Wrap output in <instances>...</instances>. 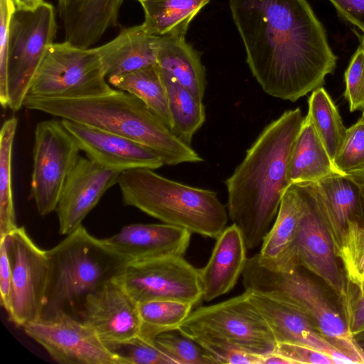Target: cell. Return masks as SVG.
Here are the masks:
<instances>
[{
	"instance_id": "cell-1",
	"label": "cell",
	"mask_w": 364,
	"mask_h": 364,
	"mask_svg": "<svg viewBox=\"0 0 364 364\" xmlns=\"http://www.w3.org/2000/svg\"><path fill=\"white\" fill-rule=\"evenodd\" d=\"M246 61L268 95L295 102L322 87L337 58L306 0H228Z\"/></svg>"
},
{
	"instance_id": "cell-2",
	"label": "cell",
	"mask_w": 364,
	"mask_h": 364,
	"mask_svg": "<svg viewBox=\"0 0 364 364\" xmlns=\"http://www.w3.org/2000/svg\"><path fill=\"white\" fill-rule=\"evenodd\" d=\"M303 121L300 108L285 111L264 127L225 181L228 216L247 250L262 245L291 184V154Z\"/></svg>"
},
{
	"instance_id": "cell-3",
	"label": "cell",
	"mask_w": 364,
	"mask_h": 364,
	"mask_svg": "<svg viewBox=\"0 0 364 364\" xmlns=\"http://www.w3.org/2000/svg\"><path fill=\"white\" fill-rule=\"evenodd\" d=\"M23 107L133 139L157 154L164 165L203 161L141 100L123 90L77 100L26 96Z\"/></svg>"
},
{
	"instance_id": "cell-4",
	"label": "cell",
	"mask_w": 364,
	"mask_h": 364,
	"mask_svg": "<svg viewBox=\"0 0 364 364\" xmlns=\"http://www.w3.org/2000/svg\"><path fill=\"white\" fill-rule=\"evenodd\" d=\"M46 253L49 274L42 318L62 312L77 318L85 298L114 280L130 262L82 225Z\"/></svg>"
},
{
	"instance_id": "cell-5",
	"label": "cell",
	"mask_w": 364,
	"mask_h": 364,
	"mask_svg": "<svg viewBox=\"0 0 364 364\" xmlns=\"http://www.w3.org/2000/svg\"><path fill=\"white\" fill-rule=\"evenodd\" d=\"M117 184L126 205L164 223L215 239L226 228V208L211 190L168 179L149 168L123 171Z\"/></svg>"
},
{
	"instance_id": "cell-6",
	"label": "cell",
	"mask_w": 364,
	"mask_h": 364,
	"mask_svg": "<svg viewBox=\"0 0 364 364\" xmlns=\"http://www.w3.org/2000/svg\"><path fill=\"white\" fill-rule=\"evenodd\" d=\"M299 267L277 272L262 266L256 254L247 257L242 273L245 291L275 297L312 322L316 330L356 363H364V350L351 334L344 318L335 309L322 289Z\"/></svg>"
},
{
	"instance_id": "cell-7",
	"label": "cell",
	"mask_w": 364,
	"mask_h": 364,
	"mask_svg": "<svg viewBox=\"0 0 364 364\" xmlns=\"http://www.w3.org/2000/svg\"><path fill=\"white\" fill-rule=\"evenodd\" d=\"M106 77L93 48H82L65 41L53 43L26 96L65 100L99 97L115 90Z\"/></svg>"
},
{
	"instance_id": "cell-8",
	"label": "cell",
	"mask_w": 364,
	"mask_h": 364,
	"mask_svg": "<svg viewBox=\"0 0 364 364\" xmlns=\"http://www.w3.org/2000/svg\"><path fill=\"white\" fill-rule=\"evenodd\" d=\"M185 336L210 335L227 340L256 354L274 352L277 341L250 293L191 311L177 329Z\"/></svg>"
},
{
	"instance_id": "cell-9",
	"label": "cell",
	"mask_w": 364,
	"mask_h": 364,
	"mask_svg": "<svg viewBox=\"0 0 364 364\" xmlns=\"http://www.w3.org/2000/svg\"><path fill=\"white\" fill-rule=\"evenodd\" d=\"M57 31L55 11L45 2L33 11L14 12L8 50V107L14 112L24 99Z\"/></svg>"
},
{
	"instance_id": "cell-10",
	"label": "cell",
	"mask_w": 364,
	"mask_h": 364,
	"mask_svg": "<svg viewBox=\"0 0 364 364\" xmlns=\"http://www.w3.org/2000/svg\"><path fill=\"white\" fill-rule=\"evenodd\" d=\"M80 149L55 119L38 122L34 132L31 196L41 215L56 210L66 180L80 158Z\"/></svg>"
},
{
	"instance_id": "cell-11",
	"label": "cell",
	"mask_w": 364,
	"mask_h": 364,
	"mask_svg": "<svg viewBox=\"0 0 364 364\" xmlns=\"http://www.w3.org/2000/svg\"><path fill=\"white\" fill-rule=\"evenodd\" d=\"M3 237L12 281L7 313L14 323L23 327L41 318L48 282V259L46 250L33 242L23 227Z\"/></svg>"
},
{
	"instance_id": "cell-12",
	"label": "cell",
	"mask_w": 364,
	"mask_h": 364,
	"mask_svg": "<svg viewBox=\"0 0 364 364\" xmlns=\"http://www.w3.org/2000/svg\"><path fill=\"white\" fill-rule=\"evenodd\" d=\"M114 280L137 304L173 299L196 306L203 297L198 269L183 256L130 262Z\"/></svg>"
},
{
	"instance_id": "cell-13",
	"label": "cell",
	"mask_w": 364,
	"mask_h": 364,
	"mask_svg": "<svg viewBox=\"0 0 364 364\" xmlns=\"http://www.w3.org/2000/svg\"><path fill=\"white\" fill-rule=\"evenodd\" d=\"M25 333L63 364H126L80 318L59 313L23 327Z\"/></svg>"
},
{
	"instance_id": "cell-14",
	"label": "cell",
	"mask_w": 364,
	"mask_h": 364,
	"mask_svg": "<svg viewBox=\"0 0 364 364\" xmlns=\"http://www.w3.org/2000/svg\"><path fill=\"white\" fill-rule=\"evenodd\" d=\"M77 318L90 326L109 348L141 334L138 304L114 279L85 298Z\"/></svg>"
},
{
	"instance_id": "cell-15",
	"label": "cell",
	"mask_w": 364,
	"mask_h": 364,
	"mask_svg": "<svg viewBox=\"0 0 364 364\" xmlns=\"http://www.w3.org/2000/svg\"><path fill=\"white\" fill-rule=\"evenodd\" d=\"M61 122L80 151L102 167L122 173L135 168L155 170L164 165L157 154L133 139L68 119Z\"/></svg>"
},
{
	"instance_id": "cell-16",
	"label": "cell",
	"mask_w": 364,
	"mask_h": 364,
	"mask_svg": "<svg viewBox=\"0 0 364 364\" xmlns=\"http://www.w3.org/2000/svg\"><path fill=\"white\" fill-rule=\"evenodd\" d=\"M120 173L80 156L66 180L55 210L61 235H68L81 225L105 193L117 183Z\"/></svg>"
},
{
	"instance_id": "cell-17",
	"label": "cell",
	"mask_w": 364,
	"mask_h": 364,
	"mask_svg": "<svg viewBox=\"0 0 364 364\" xmlns=\"http://www.w3.org/2000/svg\"><path fill=\"white\" fill-rule=\"evenodd\" d=\"M307 206L306 183H291L283 194L275 221L256 254L262 266L277 272H289L297 267L294 246Z\"/></svg>"
},
{
	"instance_id": "cell-18",
	"label": "cell",
	"mask_w": 364,
	"mask_h": 364,
	"mask_svg": "<svg viewBox=\"0 0 364 364\" xmlns=\"http://www.w3.org/2000/svg\"><path fill=\"white\" fill-rule=\"evenodd\" d=\"M306 186L308 206L295 242V264L321 278L340 298L346 286L336 262L335 248L313 204L309 183H306Z\"/></svg>"
},
{
	"instance_id": "cell-19",
	"label": "cell",
	"mask_w": 364,
	"mask_h": 364,
	"mask_svg": "<svg viewBox=\"0 0 364 364\" xmlns=\"http://www.w3.org/2000/svg\"><path fill=\"white\" fill-rule=\"evenodd\" d=\"M314 208L338 250L350 220L364 223L360 188L348 176L334 174L309 183Z\"/></svg>"
},
{
	"instance_id": "cell-20",
	"label": "cell",
	"mask_w": 364,
	"mask_h": 364,
	"mask_svg": "<svg viewBox=\"0 0 364 364\" xmlns=\"http://www.w3.org/2000/svg\"><path fill=\"white\" fill-rule=\"evenodd\" d=\"M248 291L251 301L267 321L277 343L309 346L327 355L334 364L356 363L350 356L316 330L312 322L302 313L275 297Z\"/></svg>"
},
{
	"instance_id": "cell-21",
	"label": "cell",
	"mask_w": 364,
	"mask_h": 364,
	"mask_svg": "<svg viewBox=\"0 0 364 364\" xmlns=\"http://www.w3.org/2000/svg\"><path fill=\"white\" fill-rule=\"evenodd\" d=\"M191 232L169 224L135 223L123 227L104 239L114 251L129 260L182 257L188 247Z\"/></svg>"
},
{
	"instance_id": "cell-22",
	"label": "cell",
	"mask_w": 364,
	"mask_h": 364,
	"mask_svg": "<svg viewBox=\"0 0 364 364\" xmlns=\"http://www.w3.org/2000/svg\"><path fill=\"white\" fill-rule=\"evenodd\" d=\"M124 0H58L65 41L90 48L112 27L119 26Z\"/></svg>"
},
{
	"instance_id": "cell-23",
	"label": "cell",
	"mask_w": 364,
	"mask_h": 364,
	"mask_svg": "<svg viewBox=\"0 0 364 364\" xmlns=\"http://www.w3.org/2000/svg\"><path fill=\"white\" fill-rule=\"evenodd\" d=\"M247 250L242 232L235 224L223 230L216 238L208 262L198 269L203 301H210L232 289L245 268Z\"/></svg>"
},
{
	"instance_id": "cell-24",
	"label": "cell",
	"mask_w": 364,
	"mask_h": 364,
	"mask_svg": "<svg viewBox=\"0 0 364 364\" xmlns=\"http://www.w3.org/2000/svg\"><path fill=\"white\" fill-rule=\"evenodd\" d=\"M159 39L141 24L122 28L114 39L93 49L109 77L156 64Z\"/></svg>"
},
{
	"instance_id": "cell-25",
	"label": "cell",
	"mask_w": 364,
	"mask_h": 364,
	"mask_svg": "<svg viewBox=\"0 0 364 364\" xmlns=\"http://www.w3.org/2000/svg\"><path fill=\"white\" fill-rule=\"evenodd\" d=\"M186 34L177 31L160 36L156 64L203 101L207 84L205 70L200 54L186 42Z\"/></svg>"
},
{
	"instance_id": "cell-26",
	"label": "cell",
	"mask_w": 364,
	"mask_h": 364,
	"mask_svg": "<svg viewBox=\"0 0 364 364\" xmlns=\"http://www.w3.org/2000/svg\"><path fill=\"white\" fill-rule=\"evenodd\" d=\"M334 174L343 173L334 165L313 124L306 116L291 154L290 183L317 182Z\"/></svg>"
},
{
	"instance_id": "cell-27",
	"label": "cell",
	"mask_w": 364,
	"mask_h": 364,
	"mask_svg": "<svg viewBox=\"0 0 364 364\" xmlns=\"http://www.w3.org/2000/svg\"><path fill=\"white\" fill-rule=\"evenodd\" d=\"M109 83L141 100L168 128L173 123L166 87L157 64L110 76Z\"/></svg>"
},
{
	"instance_id": "cell-28",
	"label": "cell",
	"mask_w": 364,
	"mask_h": 364,
	"mask_svg": "<svg viewBox=\"0 0 364 364\" xmlns=\"http://www.w3.org/2000/svg\"><path fill=\"white\" fill-rule=\"evenodd\" d=\"M210 0H143L144 28L150 34L163 36L187 32L190 23Z\"/></svg>"
},
{
	"instance_id": "cell-29",
	"label": "cell",
	"mask_w": 364,
	"mask_h": 364,
	"mask_svg": "<svg viewBox=\"0 0 364 364\" xmlns=\"http://www.w3.org/2000/svg\"><path fill=\"white\" fill-rule=\"evenodd\" d=\"M160 70V69H159ZM172 119V132L191 145L195 133L205 120V107L189 90L160 70Z\"/></svg>"
},
{
	"instance_id": "cell-30",
	"label": "cell",
	"mask_w": 364,
	"mask_h": 364,
	"mask_svg": "<svg viewBox=\"0 0 364 364\" xmlns=\"http://www.w3.org/2000/svg\"><path fill=\"white\" fill-rule=\"evenodd\" d=\"M308 103L306 116L333 161L345 139L347 128L331 97L322 87L312 92Z\"/></svg>"
},
{
	"instance_id": "cell-31",
	"label": "cell",
	"mask_w": 364,
	"mask_h": 364,
	"mask_svg": "<svg viewBox=\"0 0 364 364\" xmlns=\"http://www.w3.org/2000/svg\"><path fill=\"white\" fill-rule=\"evenodd\" d=\"M194 306L173 299H155L138 304L141 323L139 336L154 340L164 332L175 331L188 318Z\"/></svg>"
},
{
	"instance_id": "cell-32",
	"label": "cell",
	"mask_w": 364,
	"mask_h": 364,
	"mask_svg": "<svg viewBox=\"0 0 364 364\" xmlns=\"http://www.w3.org/2000/svg\"><path fill=\"white\" fill-rule=\"evenodd\" d=\"M18 120L11 117L2 124L0 132V237L18 228L14 205L11 159Z\"/></svg>"
},
{
	"instance_id": "cell-33",
	"label": "cell",
	"mask_w": 364,
	"mask_h": 364,
	"mask_svg": "<svg viewBox=\"0 0 364 364\" xmlns=\"http://www.w3.org/2000/svg\"><path fill=\"white\" fill-rule=\"evenodd\" d=\"M343 265L348 280L359 294L364 292V226L350 220L336 252Z\"/></svg>"
},
{
	"instance_id": "cell-34",
	"label": "cell",
	"mask_w": 364,
	"mask_h": 364,
	"mask_svg": "<svg viewBox=\"0 0 364 364\" xmlns=\"http://www.w3.org/2000/svg\"><path fill=\"white\" fill-rule=\"evenodd\" d=\"M154 341L176 364H218L215 358L196 341L178 330L161 333L154 338Z\"/></svg>"
},
{
	"instance_id": "cell-35",
	"label": "cell",
	"mask_w": 364,
	"mask_h": 364,
	"mask_svg": "<svg viewBox=\"0 0 364 364\" xmlns=\"http://www.w3.org/2000/svg\"><path fill=\"white\" fill-rule=\"evenodd\" d=\"M333 163L337 169L345 175L364 170V112L353 125L347 129Z\"/></svg>"
},
{
	"instance_id": "cell-36",
	"label": "cell",
	"mask_w": 364,
	"mask_h": 364,
	"mask_svg": "<svg viewBox=\"0 0 364 364\" xmlns=\"http://www.w3.org/2000/svg\"><path fill=\"white\" fill-rule=\"evenodd\" d=\"M218 363L262 364V355L254 353L220 337L195 335L191 337Z\"/></svg>"
},
{
	"instance_id": "cell-37",
	"label": "cell",
	"mask_w": 364,
	"mask_h": 364,
	"mask_svg": "<svg viewBox=\"0 0 364 364\" xmlns=\"http://www.w3.org/2000/svg\"><path fill=\"white\" fill-rule=\"evenodd\" d=\"M110 349L119 355L126 364H176L154 340L141 336Z\"/></svg>"
},
{
	"instance_id": "cell-38",
	"label": "cell",
	"mask_w": 364,
	"mask_h": 364,
	"mask_svg": "<svg viewBox=\"0 0 364 364\" xmlns=\"http://www.w3.org/2000/svg\"><path fill=\"white\" fill-rule=\"evenodd\" d=\"M344 97L350 112H364V44L358 46L345 73Z\"/></svg>"
},
{
	"instance_id": "cell-39",
	"label": "cell",
	"mask_w": 364,
	"mask_h": 364,
	"mask_svg": "<svg viewBox=\"0 0 364 364\" xmlns=\"http://www.w3.org/2000/svg\"><path fill=\"white\" fill-rule=\"evenodd\" d=\"M11 0H0V102L8 107V50L11 16L15 11Z\"/></svg>"
},
{
	"instance_id": "cell-40",
	"label": "cell",
	"mask_w": 364,
	"mask_h": 364,
	"mask_svg": "<svg viewBox=\"0 0 364 364\" xmlns=\"http://www.w3.org/2000/svg\"><path fill=\"white\" fill-rule=\"evenodd\" d=\"M340 299L343 318L350 332L356 339L364 337V292L359 294L346 287Z\"/></svg>"
},
{
	"instance_id": "cell-41",
	"label": "cell",
	"mask_w": 364,
	"mask_h": 364,
	"mask_svg": "<svg viewBox=\"0 0 364 364\" xmlns=\"http://www.w3.org/2000/svg\"><path fill=\"white\" fill-rule=\"evenodd\" d=\"M275 352L291 360L292 364H334L325 353L304 344L277 343Z\"/></svg>"
},
{
	"instance_id": "cell-42",
	"label": "cell",
	"mask_w": 364,
	"mask_h": 364,
	"mask_svg": "<svg viewBox=\"0 0 364 364\" xmlns=\"http://www.w3.org/2000/svg\"><path fill=\"white\" fill-rule=\"evenodd\" d=\"M11 270L4 237H0V293L1 304L9 311L11 294Z\"/></svg>"
},
{
	"instance_id": "cell-43",
	"label": "cell",
	"mask_w": 364,
	"mask_h": 364,
	"mask_svg": "<svg viewBox=\"0 0 364 364\" xmlns=\"http://www.w3.org/2000/svg\"><path fill=\"white\" fill-rule=\"evenodd\" d=\"M339 14L364 35V0H329Z\"/></svg>"
},
{
	"instance_id": "cell-44",
	"label": "cell",
	"mask_w": 364,
	"mask_h": 364,
	"mask_svg": "<svg viewBox=\"0 0 364 364\" xmlns=\"http://www.w3.org/2000/svg\"><path fill=\"white\" fill-rule=\"evenodd\" d=\"M17 11H33L46 1L44 0H11Z\"/></svg>"
},
{
	"instance_id": "cell-45",
	"label": "cell",
	"mask_w": 364,
	"mask_h": 364,
	"mask_svg": "<svg viewBox=\"0 0 364 364\" xmlns=\"http://www.w3.org/2000/svg\"><path fill=\"white\" fill-rule=\"evenodd\" d=\"M262 364H292V363L274 351L262 355Z\"/></svg>"
},
{
	"instance_id": "cell-46",
	"label": "cell",
	"mask_w": 364,
	"mask_h": 364,
	"mask_svg": "<svg viewBox=\"0 0 364 364\" xmlns=\"http://www.w3.org/2000/svg\"><path fill=\"white\" fill-rule=\"evenodd\" d=\"M348 176L356 183L360 188L364 208V170L348 174Z\"/></svg>"
},
{
	"instance_id": "cell-47",
	"label": "cell",
	"mask_w": 364,
	"mask_h": 364,
	"mask_svg": "<svg viewBox=\"0 0 364 364\" xmlns=\"http://www.w3.org/2000/svg\"><path fill=\"white\" fill-rule=\"evenodd\" d=\"M362 41H364V35L363 36Z\"/></svg>"
},
{
	"instance_id": "cell-48",
	"label": "cell",
	"mask_w": 364,
	"mask_h": 364,
	"mask_svg": "<svg viewBox=\"0 0 364 364\" xmlns=\"http://www.w3.org/2000/svg\"><path fill=\"white\" fill-rule=\"evenodd\" d=\"M136 1H138L139 2H140L141 1H143V0H136Z\"/></svg>"
},
{
	"instance_id": "cell-49",
	"label": "cell",
	"mask_w": 364,
	"mask_h": 364,
	"mask_svg": "<svg viewBox=\"0 0 364 364\" xmlns=\"http://www.w3.org/2000/svg\"><path fill=\"white\" fill-rule=\"evenodd\" d=\"M361 43H363L364 44V41H362Z\"/></svg>"
},
{
	"instance_id": "cell-50",
	"label": "cell",
	"mask_w": 364,
	"mask_h": 364,
	"mask_svg": "<svg viewBox=\"0 0 364 364\" xmlns=\"http://www.w3.org/2000/svg\"><path fill=\"white\" fill-rule=\"evenodd\" d=\"M362 348H363V350H364V347H363V346H362Z\"/></svg>"
}]
</instances>
